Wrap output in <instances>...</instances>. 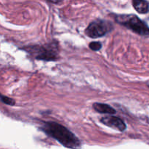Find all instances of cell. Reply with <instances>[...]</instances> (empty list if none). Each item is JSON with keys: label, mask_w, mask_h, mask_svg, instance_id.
<instances>
[{"label": "cell", "mask_w": 149, "mask_h": 149, "mask_svg": "<svg viewBox=\"0 0 149 149\" xmlns=\"http://www.w3.org/2000/svg\"><path fill=\"white\" fill-rule=\"evenodd\" d=\"M40 129L48 136L55 139L65 148L70 149L81 148V143L79 139L68 128L58 122H45Z\"/></svg>", "instance_id": "obj_1"}, {"label": "cell", "mask_w": 149, "mask_h": 149, "mask_svg": "<svg viewBox=\"0 0 149 149\" xmlns=\"http://www.w3.org/2000/svg\"><path fill=\"white\" fill-rule=\"evenodd\" d=\"M113 18L116 23L125 26L127 29H130L141 36H148L149 29L148 25L135 15H113Z\"/></svg>", "instance_id": "obj_2"}, {"label": "cell", "mask_w": 149, "mask_h": 149, "mask_svg": "<svg viewBox=\"0 0 149 149\" xmlns=\"http://www.w3.org/2000/svg\"><path fill=\"white\" fill-rule=\"evenodd\" d=\"M29 52L36 60L45 61H55L59 58L58 55V45L57 42H51L45 45L32 46L26 47Z\"/></svg>", "instance_id": "obj_3"}, {"label": "cell", "mask_w": 149, "mask_h": 149, "mask_svg": "<svg viewBox=\"0 0 149 149\" xmlns=\"http://www.w3.org/2000/svg\"><path fill=\"white\" fill-rule=\"evenodd\" d=\"M113 26L111 22L102 19H96L89 24L84 33L88 37L92 39L102 37L111 31Z\"/></svg>", "instance_id": "obj_4"}, {"label": "cell", "mask_w": 149, "mask_h": 149, "mask_svg": "<svg viewBox=\"0 0 149 149\" xmlns=\"http://www.w3.org/2000/svg\"><path fill=\"white\" fill-rule=\"evenodd\" d=\"M100 122L109 127L115 128L121 132H124L126 130L127 125L122 119L116 116H105L100 119Z\"/></svg>", "instance_id": "obj_5"}, {"label": "cell", "mask_w": 149, "mask_h": 149, "mask_svg": "<svg viewBox=\"0 0 149 149\" xmlns=\"http://www.w3.org/2000/svg\"><path fill=\"white\" fill-rule=\"evenodd\" d=\"M93 108L95 111L100 113H106V114L113 115L116 113V110L113 109L110 105L106 104V103H95L93 105Z\"/></svg>", "instance_id": "obj_6"}, {"label": "cell", "mask_w": 149, "mask_h": 149, "mask_svg": "<svg viewBox=\"0 0 149 149\" xmlns=\"http://www.w3.org/2000/svg\"><path fill=\"white\" fill-rule=\"evenodd\" d=\"M134 9L141 14H146L148 12V1L134 0L132 1Z\"/></svg>", "instance_id": "obj_7"}, {"label": "cell", "mask_w": 149, "mask_h": 149, "mask_svg": "<svg viewBox=\"0 0 149 149\" xmlns=\"http://www.w3.org/2000/svg\"><path fill=\"white\" fill-rule=\"evenodd\" d=\"M0 100H1V102H3L5 104L9 105V106H14L15 104V101L13 99L7 97V96L2 95L1 94H0Z\"/></svg>", "instance_id": "obj_8"}, {"label": "cell", "mask_w": 149, "mask_h": 149, "mask_svg": "<svg viewBox=\"0 0 149 149\" xmlns=\"http://www.w3.org/2000/svg\"><path fill=\"white\" fill-rule=\"evenodd\" d=\"M89 47L93 51H99L102 48V44L99 42H93L89 44Z\"/></svg>", "instance_id": "obj_9"}, {"label": "cell", "mask_w": 149, "mask_h": 149, "mask_svg": "<svg viewBox=\"0 0 149 149\" xmlns=\"http://www.w3.org/2000/svg\"><path fill=\"white\" fill-rule=\"evenodd\" d=\"M49 2H51V3H54V4H59V3H61V1H49Z\"/></svg>", "instance_id": "obj_10"}]
</instances>
